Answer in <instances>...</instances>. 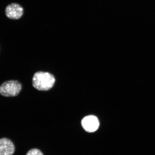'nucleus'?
I'll return each mask as SVG.
<instances>
[{
    "mask_svg": "<svg viewBox=\"0 0 155 155\" xmlns=\"http://www.w3.org/2000/svg\"><path fill=\"white\" fill-rule=\"evenodd\" d=\"M55 79L51 74L39 71L35 73L32 79V84L38 90L46 91L53 88Z\"/></svg>",
    "mask_w": 155,
    "mask_h": 155,
    "instance_id": "1",
    "label": "nucleus"
},
{
    "mask_svg": "<svg viewBox=\"0 0 155 155\" xmlns=\"http://www.w3.org/2000/svg\"><path fill=\"white\" fill-rule=\"evenodd\" d=\"M22 89V85L16 80H9L4 82L0 86V94L5 97L18 96Z\"/></svg>",
    "mask_w": 155,
    "mask_h": 155,
    "instance_id": "2",
    "label": "nucleus"
},
{
    "mask_svg": "<svg viewBox=\"0 0 155 155\" xmlns=\"http://www.w3.org/2000/svg\"><path fill=\"white\" fill-rule=\"evenodd\" d=\"M23 8L18 4L12 3L7 6L5 9L6 16L12 19L20 18L24 14Z\"/></svg>",
    "mask_w": 155,
    "mask_h": 155,
    "instance_id": "3",
    "label": "nucleus"
},
{
    "mask_svg": "<svg viewBox=\"0 0 155 155\" xmlns=\"http://www.w3.org/2000/svg\"><path fill=\"white\" fill-rule=\"evenodd\" d=\"M99 125L98 118L94 115L86 116L82 121L83 127L88 132H94L96 131L98 128Z\"/></svg>",
    "mask_w": 155,
    "mask_h": 155,
    "instance_id": "4",
    "label": "nucleus"
},
{
    "mask_svg": "<svg viewBox=\"0 0 155 155\" xmlns=\"http://www.w3.org/2000/svg\"><path fill=\"white\" fill-rule=\"evenodd\" d=\"M15 147L11 140L7 138L0 139V155H12Z\"/></svg>",
    "mask_w": 155,
    "mask_h": 155,
    "instance_id": "5",
    "label": "nucleus"
},
{
    "mask_svg": "<svg viewBox=\"0 0 155 155\" xmlns=\"http://www.w3.org/2000/svg\"><path fill=\"white\" fill-rule=\"evenodd\" d=\"M26 155H44L42 152L38 149H31L27 152Z\"/></svg>",
    "mask_w": 155,
    "mask_h": 155,
    "instance_id": "6",
    "label": "nucleus"
}]
</instances>
